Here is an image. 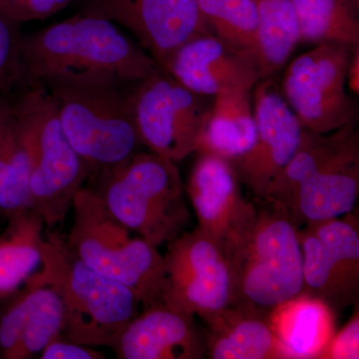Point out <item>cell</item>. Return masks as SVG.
<instances>
[{
	"label": "cell",
	"instance_id": "6da1fadb",
	"mask_svg": "<svg viewBox=\"0 0 359 359\" xmlns=\"http://www.w3.org/2000/svg\"><path fill=\"white\" fill-rule=\"evenodd\" d=\"M21 86L136 83L161 69L154 59L104 18L78 13L22 34Z\"/></svg>",
	"mask_w": 359,
	"mask_h": 359
},
{
	"label": "cell",
	"instance_id": "7a4b0ae2",
	"mask_svg": "<svg viewBox=\"0 0 359 359\" xmlns=\"http://www.w3.org/2000/svg\"><path fill=\"white\" fill-rule=\"evenodd\" d=\"M255 200L254 221L226 257L231 308L269 321L276 309L304 290L299 226L280 203Z\"/></svg>",
	"mask_w": 359,
	"mask_h": 359
},
{
	"label": "cell",
	"instance_id": "3957f363",
	"mask_svg": "<svg viewBox=\"0 0 359 359\" xmlns=\"http://www.w3.org/2000/svg\"><path fill=\"white\" fill-rule=\"evenodd\" d=\"M84 187L120 223L156 248L184 233L190 222L176 162L151 151L99 170Z\"/></svg>",
	"mask_w": 359,
	"mask_h": 359
},
{
	"label": "cell",
	"instance_id": "277c9868",
	"mask_svg": "<svg viewBox=\"0 0 359 359\" xmlns=\"http://www.w3.org/2000/svg\"><path fill=\"white\" fill-rule=\"evenodd\" d=\"M40 276L62 302L61 335L82 346L112 349L143 309L131 290L90 268L58 233L44 236Z\"/></svg>",
	"mask_w": 359,
	"mask_h": 359
},
{
	"label": "cell",
	"instance_id": "5b68a950",
	"mask_svg": "<svg viewBox=\"0 0 359 359\" xmlns=\"http://www.w3.org/2000/svg\"><path fill=\"white\" fill-rule=\"evenodd\" d=\"M11 113L32 159L30 201L48 229L62 226L91 169L66 136L57 105L45 87H25Z\"/></svg>",
	"mask_w": 359,
	"mask_h": 359
},
{
	"label": "cell",
	"instance_id": "8992f818",
	"mask_svg": "<svg viewBox=\"0 0 359 359\" xmlns=\"http://www.w3.org/2000/svg\"><path fill=\"white\" fill-rule=\"evenodd\" d=\"M68 248L97 273L128 287L143 309L162 304L163 255L120 223L95 194L83 187L72 205Z\"/></svg>",
	"mask_w": 359,
	"mask_h": 359
},
{
	"label": "cell",
	"instance_id": "52a82bcc",
	"mask_svg": "<svg viewBox=\"0 0 359 359\" xmlns=\"http://www.w3.org/2000/svg\"><path fill=\"white\" fill-rule=\"evenodd\" d=\"M57 105L66 136L92 174L141 151L127 93L115 85L46 88Z\"/></svg>",
	"mask_w": 359,
	"mask_h": 359
},
{
	"label": "cell",
	"instance_id": "ba28073f",
	"mask_svg": "<svg viewBox=\"0 0 359 359\" xmlns=\"http://www.w3.org/2000/svg\"><path fill=\"white\" fill-rule=\"evenodd\" d=\"M143 147L177 161L198 152L212 97L194 93L160 69L127 93Z\"/></svg>",
	"mask_w": 359,
	"mask_h": 359
},
{
	"label": "cell",
	"instance_id": "9c48e42d",
	"mask_svg": "<svg viewBox=\"0 0 359 359\" xmlns=\"http://www.w3.org/2000/svg\"><path fill=\"white\" fill-rule=\"evenodd\" d=\"M163 259L160 299L167 308L205 323L231 308L230 264L199 228L168 243Z\"/></svg>",
	"mask_w": 359,
	"mask_h": 359
},
{
	"label": "cell",
	"instance_id": "30bf717a",
	"mask_svg": "<svg viewBox=\"0 0 359 359\" xmlns=\"http://www.w3.org/2000/svg\"><path fill=\"white\" fill-rule=\"evenodd\" d=\"M353 48L316 45L287 66L280 92L302 128L327 134L358 119V105L347 94V68Z\"/></svg>",
	"mask_w": 359,
	"mask_h": 359
},
{
	"label": "cell",
	"instance_id": "8fae6325",
	"mask_svg": "<svg viewBox=\"0 0 359 359\" xmlns=\"http://www.w3.org/2000/svg\"><path fill=\"white\" fill-rule=\"evenodd\" d=\"M346 216L306 224L299 230L302 294L334 313L358 304L359 297L358 221L351 212Z\"/></svg>",
	"mask_w": 359,
	"mask_h": 359
},
{
	"label": "cell",
	"instance_id": "7c38bea8",
	"mask_svg": "<svg viewBox=\"0 0 359 359\" xmlns=\"http://www.w3.org/2000/svg\"><path fill=\"white\" fill-rule=\"evenodd\" d=\"M81 13L128 30L161 69L182 44L210 33L197 0H82Z\"/></svg>",
	"mask_w": 359,
	"mask_h": 359
},
{
	"label": "cell",
	"instance_id": "4fadbf2b",
	"mask_svg": "<svg viewBox=\"0 0 359 359\" xmlns=\"http://www.w3.org/2000/svg\"><path fill=\"white\" fill-rule=\"evenodd\" d=\"M252 96L256 140L233 167L255 199L266 201L276 177L299 147L302 126L273 78L259 80Z\"/></svg>",
	"mask_w": 359,
	"mask_h": 359
},
{
	"label": "cell",
	"instance_id": "5bb4252c",
	"mask_svg": "<svg viewBox=\"0 0 359 359\" xmlns=\"http://www.w3.org/2000/svg\"><path fill=\"white\" fill-rule=\"evenodd\" d=\"M198 154L187 193L198 228L228 257L254 221L257 202L245 199L242 182L230 162L207 153Z\"/></svg>",
	"mask_w": 359,
	"mask_h": 359
},
{
	"label": "cell",
	"instance_id": "9a60e30c",
	"mask_svg": "<svg viewBox=\"0 0 359 359\" xmlns=\"http://www.w3.org/2000/svg\"><path fill=\"white\" fill-rule=\"evenodd\" d=\"M356 122L358 119L346 125L344 138L334 152L321 161L283 203L299 226L339 218L355 208L359 196Z\"/></svg>",
	"mask_w": 359,
	"mask_h": 359
},
{
	"label": "cell",
	"instance_id": "2e32d148",
	"mask_svg": "<svg viewBox=\"0 0 359 359\" xmlns=\"http://www.w3.org/2000/svg\"><path fill=\"white\" fill-rule=\"evenodd\" d=\"M162 70L199 95L252 91L262 77L257 56L211 33L189 39L170 56Z\"/></svg>",
	"mask_w": 359,
	"mask_h": 359
},
{
	"label": "cell",
	"instance_id": "e0dca14e",
	"mask_svg": "<svg viewBox=\"0 0 359 359\" xmlns=\"http://www.w3.org/2000/svg\"><path fill=\"white\" fill-rule=\"evenodd\" d=\"M0 304V358H35L61 334L62 302L40 271Z\"/></svg>",
	"mask_w": 359,
	"mask_h": 359
},
{
	"label": "cell",
	"instance_id": "ac0fdd59",
	"mask_svg": "<svg viewBox=\"0 0 359 359\" xmlns=\"http://www.w3.org/2000/svg\"><path fill=\"white\" fill-rule=\"evenodd\" d=\"M112 351L119 359H198L205 354L204 337L196 327L195 318L163 304L142 309Z\"/></svg>",
	"mask_w": 359,
	"mask_h": 359
},
{
	"label": "cell",
	"instance_id": "d6986e66",
	"mask_svg": "<svg viewBox=\"0 0 359 359\" xmlns=\"http://www.w3.org/2000/svg\"><path fill=\"white\" fill-rule=\"evenodd\" d=\"M205 354L212 359L290 358L269 321L229 308L205 323Z\"/></svg>",
	"mask_w": 359,
	"mask_h": 359
},
{
	"label": "cell",
	"instance_id": "ffe728a7",
	"mask_svg": "<svg viewBox=\"0 0 359 359\" xmlns=\"http://www.w3.org/2000/svg\"><path fill=\"white\" fill-rule=\"evenodd\" d=\"M252 92L214 97L197 153L218 156L233 165L249 152L257 135Z\"/></svg>",
	"mask_w": 359,
	"mask_h": 359
},
{
	"label": "cell",
	"instance_id": "44dd1931",
	"mask_svg": "<svg viewBox=\"0 0 359 359\" xmlns=\"http://www.w3.org/2000/svg\"><path fill=\"white\" fill-rule=\"evenodd\" d=\"M6 222L0 233V302L22 289L42 269L45 224L39 212L28 210Z\"/></svg>",
	"mask_w": 359,
	"mask_h": 359
},
{
	"label": "cell",
	"instance_id": "7402d4cb",
	"mask_svg": "<svg viewBox=\"0 0 359 359\" xmlns=\"http://www.w3.org/2000/svg\"><path fill=\"white\" fill-rule=\"evenodd\" d=\"M332 313L302 294L276 309L269 323L290 358H318L332 337Z\"/></svg>",
	"mask_w": 359,
	"mask_h": 359
},
{
	"label": "cell",
	"instance_id": "603a6c76",
	"mask_svg": "<svg viewBox=\"0 0 359 359\" xmlns=\"http://www.w3.org/2000/svg\"><path fill=\"white\" fill-rule=\"evenodd\" d=\"M32 159L20 127L8 110L0 117V218L32 210Z\"/></svg>",
	"mask_w": 359,
	"mask_h": 359
},
{
	"label": "cell",
	"instance_id": "cb8c5ba5",
	"mask_svg": "<svg viewBox=\"0 0 359 359\" xmlns=\"http://www.w3.org/2000/svg\"><path fill=\"white\" fill-rule=\"evenodd\" d=\"M257 16V61L262 77L282 69L299 43L292 0H255Z\"/></svg>",
	"mask_w": 359,
	"mask_h": 359
},
{
	"label": "cell",
	"instance_id": "d4e9b609",
	"mask_svg": "<svg viewBox=\"0 0 359 359\" xmlns=\"http://www.w3.org/2000/svg\"><path fill=\"white\" fill-rule=\"evenodd\" d=\"M299 42L359 45V11L346 0H292Z\"/></svg>",
	"mask_w": 359,
	"mask_h": 359
},
{
	"label": "cell",
	"instance_id": "484cf974",
	"mask_svg": "<svg viewBox=\"0 0 359 359\" xmlns=\"http://www.w3.org/2000/svg\"><path fill=\"white\" fill-rule=\"evenodd\" d=\"M210 33L257 59V16L255 0H197ZM259 62V61H257Z\"/></svg>",
	"mask_w": 359,
	"mask_h": 359
},
{
	"label": "cell",
	"instance_id": "4316f807",
	"mask_svg": "<svg viewBox=\"0 0 359 359\" xmlns=\"http://www.w3.org/2000/svg\"><path fill=\"white\" fill-rule=\"evenodd\" d=\"M20 25L0 13V94L21 85Z\"/></svg>",
	"mask_w": 359,
	"mask_h": 359
},
{
	"label": "cell",
	"instance_id": "83f0119b",
	"mask_svg": "<svg viewBox=\"0 0 359 359\" xmlns=\"http://www.w3.org/2000/svg\"><path fill=\"white\" fill-rule=\"evenodd\" d=\"M75 0H0V13L13 22L44 20L60 13Z\"/></svg>",
	"mask_w": 359,
	"mask_h": 359
},
{
	"label": "cell",
	"instance_id": "f1b7e54d",
	"mask_svg": "<svg viewBox=\"0 0 359 359\" xmlns=\"http://www.w3.org/2000/svg\"><path fill=\"white\" fill-rule=\"evenodd\" d=\"M358 313L337 337L330 340L318 358H358Z\"/></svg>",
	"mask_w": 359,
	"mask_h": 359
},
{
	"label": "cell",
	"instance_id": "f546056e",
	"mask_svg": "<svg viewBox=\"0 0 359 359\" xmlns=\"http://www.w3.org/2000/svg\"><path fill=\"white\" fill-rule=\"evenodd\" d=\"M40 359H105V353L94 347L82 346L59 335L44 347Z\"/></svg>",
	"mask_w": 359,
	"mask_h": 359
},
{
	"label": "cell",
	"instance_id": "4dcf8cb0",
	"mask_svg": "<svg viewBox=\"0 0 359 359\" xmlns=\"http://www.w3.org/2000/svg\"><path fill=\"white\" fill-rule=\"evenodd\" d=\"M347 86L353 94H359V45L354 47L347 68Z\"/></svg>",
	"mask_w": 359,
	"mask_h": 359
},
{
	"label": "cell",
	"instance_id": "1f68e13d",
	"mask_svg": "<svg viewBox=\"0 0 359 359\" xmlns=\"http://www.w3.org/2000/svg\"><path fill=\"white\" fill-rule=\"evenodd\" d=\"M9 106L11 104L4 99V94H0V117L8 110Z\"/></svg>",
	"mask_w": 359,
	"mask_h": 359
},
{
	"label": "cell",
	"instance_id": "d6a6232c",
	"mask_svg": "<svg viewBox=\"0 0 359 359\" xmlns=\"http://www.w3.org/2000/svg\"><path fill=\"white\" fill-rule=\"evenodd\" d=\"M347 2L351 4L354 7V8L358 9L359 11V0H346Z\"/></svg>",
	"mask_w": 359,
	"mask_h": 359
},
{
	"label": "cell",
	"instance_id": "836d02e7",
	"mask_svg": "<svg viewBox=\"0 0 359 359\" xmlns=\"http://www.w3.org/2000/svg\"><path fill=\"white\" fill-rule=\"evenodd\" d=\"M0 221H1V218H0Z\"/></svg>",
	"mask_w": 359,
	"mask_h": 359
}]
</instances>
